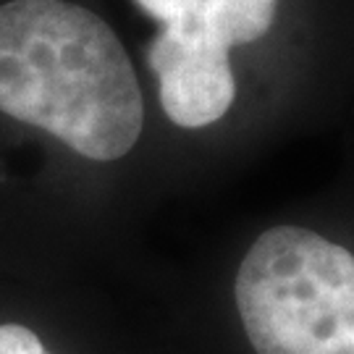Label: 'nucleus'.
<instances>
[{"label": "nucleus", "instance_id": "1", "mask_svg": "<svg viewBox=\"0 0 354 354\" xmlns=\"http://www.w3.org/2000/svg\"><path fill=\"white\" fill-rule=\"evenodd\" d=\"M0 111L92 160L124 158L145 102L115 32L66 0L0 6Z\"/></svg>", "mask_w": 354, "mask_h": 354}, {"label": "nucleus", "instance_id": "2", "mask_svg": "<svg viewBox=\"0 0 354 354\" xmlns=\"http://www.w3.org/2000/svg\"><path fill=\"white\" fill-rule=\"evenodd\" d=\"M257 354H354V254L299 226L260 234L234 283Z\"/></svg>", "mask_w": 354, "mask_h": 354}, {"label": "nucleus", "instance_id": "3", "mask_svg": "<svg viewBox=\"0 0 354 354\" xmlns=\"http://www.w3.org/2000/svg\"><path fill=\"white\" fill-rule=\"evenodd\" d=\"M147 64L160 82V105L176 127L215 124L236 97L228 50L210 39L163 26L147 48Z\"/></svg>", "mask_w": 354, "mask_h": 354}, {"label": "nucleus", "instance_id": "4", "mask_svg": "<svg viewBox=\"0 0 354 354\" xmlns=\"http://www.w3.org/2000/svg\"><path fill=\"white\" fill-rule=\"evenodd\" d=\"M276 3L279 0H137L142 11L168 29L200 35L226 50L268 35Z\"/></svg>", "mask_w": 354, "mask_h": 354}, {"label": "nucleus", "instance_id": "5", "mask_svg": "<svg viewBox=\"0 0 354 354\" xmlns=\"http://www.w3.org/2000/svg\"><path fill=\"white\" fill-rule=\"evenodd\" d=\"M0 354H50L35 330L19 323L0 326Z\"/></svg>", "mask_w": 354, "mask_h": 354}]
</instances>
